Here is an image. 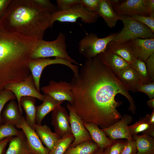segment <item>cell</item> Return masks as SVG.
Listing matches in <instances>:
<instances>
[{
    "instance_id": "obj_41",
    "label": "cell",
    "mask_w": 154,
    "mask_h": 154,
    "mask_svg": "<svg viewBox=\"0 0 154 154\" xmlns=\"http://www.w3.org/2000/svg\"><path fill=\"white\" fill-rule=\"evenodd\" d=\"M43 8L49 11L52 14L58 11L56 6L51 3L49 0H35Z\"/></svg>"
},
{
    "instance_id": "obj_45",
    "label": "cell",
    "mask_w": 154,
    "mask_h": 154,
    "mask_svg": "<svg viewBox=\"0 0 154 154\" xmlns=\"http://www.w3.org/2000/svg\"><path fill=\"white\" fill-rule=\"evenodd\" d=\"M145 117L148 122L150 126L154 127V109L153 110L151 114H147Z\"/></svg>"
},
{
    "instance_id": "obj_13",
    "label": "cell",
    "mask_w": 154,
    "mask_h": 154,
    "mask_svg": "<svg viewBox=\"0 0 154 154\" xmlns=\"http://www.w3.org/2000/svg\"><path fill=\"white\" fill-rule=\"evenodd\" d=\"M113 8L115 12L119 15L128 16L134 15L149 16L147 0H123Z\"/></svg>"
},
{
    "instance_id": "obj_30",
    "label": "cell",
    "mask_w": 154,
    "mask_h": 154,
    "mask_svg": "<svg viewBox=\"0 0 154 154\" xmlns=\"http://www.w3.org/2000/svg\"><path fill=\"white\" fill-rule=\"evenodd\" d=\"M130 67L137 73L142 84L151 82L149 76L145 62L138 58H135L130 64Z\"/></svg>"
},
{
    "instance_id": "obj_8",
    "label": "cell",
    "mask_w": 154,
    "mask_h": 154,
    "mask_svg": "<svg viewBox=\"0 0 154 154\" xmlns=\"http://www.w3.org/2000/svg\"><path fill=\"white\" fill-rule=\"evenodd\" d=\"M61 64L68 67L73 72L74 75L79 73L78 67L69 61L60 58L55 57L53 59L47 58H40L32 59L29 64V67L33 79L35 86L40 92V78L44 69L47 66L53 64Z\"/></svg>"
},
{
    "instance_id": "obj_10",
    "label": "cell",
    "mask_w": 154,
    "mask_h": 154,
    "mask_svg": "<svg viewBox=\"0 0 154 154\" xmlns=\"http://www.w3.org/2000/svg\"><path fill=\"white\" fill-rule=\"evenodd\" d=\"M41 89L44 94L50 96L58 101H67L70 104L72 102L70 82L63 81L57 82L50 80L48 85L42 87Z\"/></svg>"
},
{
    "instance_id": "obj_14",
    "label": "cell",
    "mask_w": 154,
    "mask_h": 154,
    "mask_svg": "<svg viewBox=\"0 0 154 154\" xmlns=\"http://www.w3.org/2000/svg\"><path fill=\"white\" fill-rule=\"evenodd\" d=\"M16 127L21 129L24 133L33 154H49V150L43 145L35 130L28 124L23 116L22 117L20 123Z\"/></svg>"
},
{
    "instance_id": "obj_24",
    "label": "cell",
    "mask_w": 154,
    "mask_h": 154,
    "mask_svg": "<svg viewBox=\"0 0 154 154\" xmlns=\"http://www.w3.org/2000/svg\"><path fill=\"white\" fill-rule=\"evenodd\" d=\"M106 49L120 56L130 64L135 58L129 41L120 43L111 41L108 44Z\"/></svg>"
},
{
    "instance_id": "obj_9",
    "label": "cell",
    "mask_w": 154,
    "mask_h": 154,
    "mask_svg": "<svg viewBox=\"0 0 154 154\" xmlns=\"http://www.w3.org/2000/svg\"><path fill=\"white\" fill-rule=\"evenodd\" d=\"M4 89L11 91L15 95L17 101L20 112L21 114L23 110L20 103L21 98L24 96L32 97L42 101L44 99V95L38 92L36 88L31 74L22 81L7 84L5 87Z\"/></svg>"
},
{
    "instance_id": "obj_31",
    "label": "cell",
    "mask_w": 154,
    "mask_h": 154,
    "mask_svg": "<svg viewBox=\"0 0 154 154\" xmlns=\"http://www.w3.org/2000/svg\"><path fill=\"white\" fill-rule=\"evenodd\" d=\"M21 131L22 130H19L12 124L2 123L0 124V141L8 137L18 135Z\"/></svg>"
},
{
    "instance_id": "obj_34",
    "label": "cell",
    "mask_w": 154,
    "mask_h": 154,
    "mask_svg": "<svg viewBox=\"0 0 154 154\" xmlns=\"http://www.w3.org/2000/svg\"><path fill=\"white\" fill-rule=\"evenodd\" d=\"M16 98L14 94L11 91L4 89L0 92V124L3 122L1 112L5 104L8 101Z\"/></svg>"
},
{
    "instance_id": "obj_28",
    "label": "cell",
    "mask_w": 154,
    "mask_h": 154,
    "mask_svg": "<svg viewBox=\"0 0 154 154\" xmlns=\"http://www.w3.org/2000/svg\"><path fill=\"white\" fill-rule=\"evenodd\" d=\"M99 149L93 141H88L68 148L64 154H94Z\"/></svg>"
},
{
    "instance_id": "obj_46",
    "label": "cell",
    "mask_w": 154,
    "mask_h": 154,
    "mask_svg": "<svg viewBox=\"0 0 154 154\" xmlns=\"http://www.w3.org/2000/svg\"><path fill=\"white\" fill-rule=\"evenodd\" d=\"M147 104L149 107L152 110L154 109V98L150 99L147 102Z\"/></svg>"
},
{
    "instance_id": "obj_11",
    "label": "cell",
    "mask_w": 154,
    "mask_h": 154,
    "mask_svg": "<svg viewBox=\"0 0 154 154\" xmlns=\"http://www.w3.org/2000/svg\"><path fill=\"white\" fill-rule=\"evenodd\" d=\"M66 107L69 111L72 133L74 137L69 147H74L85 141L92 140L89 132L84 125L83 121L69 103H67Z\"/></svg>"
},
{
    "instance_id": "obj_25",
    "label": "cell",
    "mask_w": 154,
    "mask_h": 154,
    "mask_svg": "<svg viewBox=\"0 0 154 154\" xmlns=\"http://www.w3.org/2000/svg\"><path fill=\"white\" fill-rule=\"evenodd\" d=\"M22 116L18 104L14 100L10 101L1 114L3 123H10L16 127L20 123Z\"/></svg>"
},
{
    "instance_id": "obj_2",
    "label": "cell",
    "mask_w": 154,
    "mask_h": 154,
    "mask_svg": "<svg viewBox=\"0 0 154 154\" xmlns=\"http://www.w3.org/2000/svg\"><path fill=\"white\" fill-rule=\"evenodd\" d=\"M51 14L35 0H11L0 26L8 33L38 40L50 28Z\"/></svg>"
},
{
    "instance_id": "obj_48",
    "label": "cell",
    "mask_w": 154,
    "mask_h": 154,
    "mask_svg": "<svg viewBox=\"0 0 154 154\" xmlns=\"http://www.w3.org/2000/svg\"><path fill=\"white\" fill-rule=\"evenodd\" d=\"M104 149L100 148L94 154H103Z\"/></svg>"
},
{
    "instance_id": "obj_36",
    "label": "cell",
    "mask_w": 154,
    "mask_h": 154,
    "mask_svg": "<svg viewBox=\"0 0 154 154\" xmlns=\"http://www.w3.org/2000/svg\"><path fill=\"white\" fill-rule=\"evenodd\" d=\"M149 28L154 33V16L134 15L130 16Z\"/></svg>"
},
{
    "instance_id": "obj_26",
    "label": "cell",
    "mask_w": 154,
    "mask_h": 154,
    "mask_svg": "<svg viewBox=\"0 0 154 154\" xmlns=\"http://www.w3.org/2000/svg\"><path fill=\"white\" fill-rule=\"evenodd\" d=\"M35 98L30 96L23 97L21 99V106L24 110L26 114L25 121L33 129L36 123L37 106L35 105Z\"/></svg>"
},
{
    "instance_id": "obj_43",
    "label": "cell",
    "mask_w": 154,
    "mask_h": 154,
    "mask_svg": "<svg viewBox=\"0 0 154 154\" xmlns=\"http://www.w3.org/2000/svg\"><path fill=\"white\" fill-rule=\"evenodd\" d=\"M12 137H9L0 141V154H5L6 147Z\"/></svg>"
},
{
    "instance_id": "obj_6",
    "label": "cell",
    "mask_w": 154,
    "mask_h": 154,
    "mask_svg": "<svg viewBox=\"0 0 154 154\" xmlns=\"http://www.w3.org/2000/svg\"><path fill=\"white\" fill-rule=\"evenodd\" d=\"M116 34L112 33L106 37L100 38L94 33L87 34L79 42V52L87 59L96 56L106 49L108 44Z\"/></svg>"
},
{
    "instance_id": "obj_20",
    "label": "cell",
    "mask_w": 154,
    "mask_h": 154,
    "mask_svg": "<svg viewBox=\"0 0 154 154\" xmlns=\"http://www.w3.org/2000/svg\"><path fill=\"white\" fill-rule=\"evenodd\" d=\"M83 123L84 126L89 132L92 141L96 144L100 148L104 149L113 142L114 141L108 137L96 124L83 122Z\"/></svg>"
},
{
    "instance_id": "obj_23",
    "label": "cell",
    "mask_w": 154,
    "mask_h": 154,
    "mask_svg": "<svg viewBox=\"0 0 154 154\" xmlns=\"http://www.w3.org/2000/svg\"><path fill=\"white\" fill-rule=\"evenodd\" d=\"M44 95V99L42 103L37 106L36 121V124L39 125H41L43 119L48 114L64 102L57 101L48 95Z\"/></svg>"
},
{
    "instance_id": "obj_16",
    "label": "cell",
    "mask_w": 154,
    "mask_h": 154,
    "mask_svg": "<svg viewBox=\"0 0 154 154\" xmlns=\"http://www.w3.org/2000/svg\"><path fill=\"white\" fill-rule=\"evenodd\" d=\"M129 42L135 58L145 62L154 53V38H137L129 40Z\"/></svg>"
},
{
    "instance_id": "obj_47",
    "label": "cell",
    "mask_w": 154,
    "mask_h": 154,
    "mask_svg": "<svg viewBox=\"0 0 154 154\" xmlns=\"http://www.w3.org/2000/svg\"><path fill=\"white\" fill-rule=\"evenodd\" d=\"M123 0H109V2L112 7L120 4Z\"/></svg>"
},
{
    "instance_id": "obj_29",
    "label": "cell",
    "mask_w": 154,
    "mask_h": 154,
    "mask_svg": "<svg viewBox=\"0 0 154 154\" xmlns=\"http://www.w3.org/2000/svg\"><path fill=\"white\" fill-rule=\"evenodd\" d=\"M74 139L72 133L64 136L57 141L49 154H64Z\"/></svg>"
},
{
    "instance_id": "obj_22",
    "label": "cell",
    "mask_w": 154,
    "mask_h": 154,
    "mask_svg": "<svg viewBox=\"0 0 154 154\" xmlns=\"http://www.w3.org/2000/svg\"><path fill=\"white\" fill-rule=\"evenodd\" d=\"M34 129L39 139L49 151L53 148L55 143L61 138L55 132H52L47 125H39L36 123L34 126Z\"/></svg>"
},
{
    "instance_id": "obj_18",
    "label": "cell",
    "mask_w": 154,
    "mask_h": 154,
    "mask_svg": "<svg viewBox=\"0 0 154 154\" xmlns=\"http://www.w3.org/2000/svg\"><path fill=\"white\" fill-rule=\"evenodd\" d=\"M95 13L101 17L110 28L114 27L120 19V15L115 12L109 0H101Z\"/></svg>"
},
{
    "instance_id": "obj_35",
    "label": "cell",
    "mask_w": 154,
    "mask_h": 154,
    "mask_svg": "<svg viewBox=\"0 0 154 154\" xmlns=\"http://www.w3.org/2000/svg\"><path fill=\"white\" fill-rule=\"evenodd\" d=\"M58 11L67 10L80 6V0H57Z\"/></svg>"
},
{
    "instance_id": "obj_33",
    "label": "cell",
    "mask_w": 154,
    "mask_h": 154,
    "mask_svg": "<svg viewBox=\"0 0 154 154\" xmlns=\"http://www.w3.org/2000/svg\"><path fill=\"white\" fill-rule=\"evenodd\" d=\"M125 142L119 139L114 141L104 149L103 154H120L124 147Z\"/></svg>"
},
{
    "instance_id": "obj_32",
    "label": "cell",
    "mask_w": 154,
    "mask_h": 154,
    "mask_svg": "<svg viewBox=\"0 0 154 154\" xmlns=\"http://www.w3.org/2000/svg\"><path fill=\"white\" fill-rule=\"evenodd\" d=\"M150 126L145 117L141 118L133 124L128 126L129 132L131 136L137 135L139 133L143 134L149 128Z\"/></svg>"
},
{
    "instance_id": "obj_40",
    "label": "cell",
    "mask_w": 154,
    "mask_h": 154,
    "mask_svg": "<svg viewBox=\"0 0 154 154\" xmlns=\"http://www.w3.org/2000/svg\"><path fill=\"white\" fill-rule=\"evenodd\" d=\"M145 63L149 78L151 82H154V53L146 60Z\"/></svg>"
},
{
    "instance_id": "obj_17",
    "label": "cell",
    "mask_w": 154,
    "mask_h": 154,
    "mask_svg": "<svg viewBox=\"0 0 154 154\" xmlns=\"http://www.w3.org/2000/svg\"><path fill=\"white\" fill-rule=\"evenodd\" d=\"M96 56L115 75L122 70L130 66V64L125 60L106 48Z\"/></svg>"
},
{
    "instance_id": "obj_27",
    "label": "cell",
    "mask_w": 154,
    "mask_h": 154,
    "mask_svg": "<svg viewBox=\"0 0 154 154\" xmlns=\"http://www.w3.org/2000/svg\"><path fill=\"white\" fill-rule=\"evenodd\" d=\"M137 151L136 154H154V138L145 134L134 135Z\"/></svg>"
},
{
    "instance_id": "obj_5",
    "label": "cell",
    "mask_w": 154,
    "mask_h": 154,
    "mask_svg": "<svg viewBox=\"0 0 154 154\" xmlns=\"http://www.w3.org/2000/svg\"><path fill=\"white\" fill-rule=\"evenodd\" d=\"M123 27L112 41L120 43L137 38H154V33L148 27L130 16L120 15Z\"/></svg>"
},
{
    "instance_id": "obj_7",
    "label": "cell",
    "mask_w": 154,
    "mask_h": 154,
    "mask_svg": "<svg viewBox=\"0 0 154 154\" xmlns=\"http://www.w3.org/2000/svg\"><path fill=\"white\" fill-rule=\"evenodd\" d=\"M100 17L95 13L88 11L79 6L66 10L57 11L51 14L50 28L56 21L74 23L80 18L82 22L90 24L96 22Z\"/></svg>"
},
{
    "instance_id": "obj_39",
    "label": "cell",
    "mask_w": 154,
    "mask_h": 154,
    "mask_svg": "<svg viewBox=\"0 0 154 154\" xmlns=\"http://www.w3.org/2000/svg\"><path fill=\"white\" fill-rule=\"evenodd\" d=\"M101 0H80V6L86 10L95 12Z\"/></svg>"
},
{
    "instance_id": "obj_1",
    "label": "cell",
    "mask_w": 154,
    "mask_h": 154,
    "mask_svg": "<svg viewBox=\"0 0 154 154\" xmlns=\"http://www.w3.org/2000/svg\"><path fill=\"white\" fill-rule=\"evenodd\" d=\"M70 83L72 96L70 104L83 122L95 123L102 129L118 121L122 116L117 108L122 102L115 98L119 94L128 100L129 110L135 113L128 90L97 56L87 59Z\"/></svg>"
},
{
    "instance_id": "obj_15",
    "label": "cell",
    "mask_w": 154,
    "mask_h": 154,
    "mask_svg": "<svg viewBox=\"0 0 154 154\" xmlns=\"http://www.w3.org/2000/svg\"><path fill=\"white\" fill-rule=\"evenodd\" d=\"M52 124L55 131L61 137L72 133L69 116L65 108L61 105L52 111Z\"/></svg>"
},
{
    "instance_id": "obj_3",
    "label": "cell",
    "mask_w": 154,
    "mask_h": 154,
    "mask_svg": "<svg viewBox=\"0 0 154 154\" xmlns=\"http://www.w3.org/2000/svg\"><path fill=\"white\" fill-rule=\"evenodd\" d=\"M27 39L6 32L0 27V92L7 84L21 80L30 60Z\"/></svg>"
},
{
    "instance_id": "obj_19",
    "label": "cell",
    "mask_w": 154,
    "mask_h": 154,
    "mask_svg": "<svg viewBox=\"0 0 154 154\" xmlns=\"http://www.w3.org/2000/svg\"><path fill=\"white\" fill-rule=\"evenodd\" d=\"M116 76L128 90L137 92L139 85L142 84L139 76L130 66L119 71Z\"/></svg>"
},
{
    "instance_id": "obj_38",
    "label": "cell",
    "mask_w": 154,
    "mask_h": 154,
    "mask_svg": "<svg viewBox=\"0 0 154 154\" xmlns=\"http://www.w3.org/2000/svg\"><path fill=\"white\" fill-rule=\"evenodd\" d=\"M137 151L136 142L133 138L126 140L124 147L120 154H136Z\"/></svg>"
},
{
    "instance_id": "obj_37",
    "label": "cell",
    "mask_w": 154,
    "mask_h": 154,
    "mask_svg": "<svg viewBox=\"0 0 154 154\" xmlns=\"http://www.w3.org/2000/svg\"><path fill=\"white\" fill-rule=\"evenodd\" d=\"M139 92L146 94L150 99L154 98V82L139 85L137 89V92Z\"/></svg>"
},
{
    "instance_id": "obj_21",
    "label": "cell",
    "mask_w": 154,
    "mask_h": 154,
    "mask_svg": "<svg viewBox=\"0 0 154 154\" xmlns=\"http://www.w3.org/2000/svg\"><path fill=\"white\" fill-rule=\"evenodd\" d=\"M9 143L5 154H33L22 130L19 135L12 137Z\"/></svg>"
},
{
    "instance_id": "obj_4",
    "label": "cell",
    "mask_w": 154,
    "mask_h": 154,
    "mask_svg": "<svg viewBox=\"0 0 154 154\" xmlns=\"http://www.w3.org/2000/svg\"><path fill=\"white\" fill-rule=\"evenodd\" d=\"M51 57L62 58L72 63L80 66L82 65L78 63L68 54L66 35L62 32H60L56 38L52 41H47L43 39L38 40L31 55L32 59Z\"/></svg>"
},
{
    "instance_id": "obj_42",
    "label": "cell",
    "mask_w": 154,
    "mask_h": 154,
    "mask_svg": "<svg viewBox=\"0 0 154 154\" xmlns=\"http://www.w3.org/2000/svg\"><path fill=\"white\" fill-rule=\"evenodd\" d=\"M11 0H0V20L4 15Z\"/></svg>"
},
{
    "instance_id": "obj_44",
    "label": "cell",
    "mask_w": 154,
    "mask_h": 154,
    "mask_svg": "<svg viewBox=\"0 0 154 154\" xmlns=\"http://www.w3.org/2000/svg\"><path fill=\"white\" fill-rule=\"evenodd\" d=\"M147 8L149 16H154V0H147Z\"/></svg>"
},
{
    "instance_id": "obj_12",
    "label": "cell",
    "mask_w": 154,
    "mask_h": 154,
    "mask_svg": "<svg viewBox=\"0 0 154 154\" xmlns=\"http://www.w3.org/2000/svg\"><path fill=\"white\" fill-rule=\"evenodd\" d=\"M133 121L132 116L127 114L122 116L120 119L116 123L102 130L113 141L120 139H133L128 128V125Z\"/></svg>"
}]
</instances>
